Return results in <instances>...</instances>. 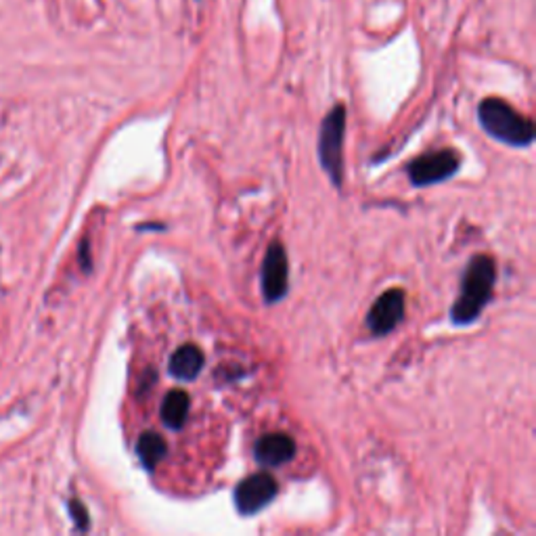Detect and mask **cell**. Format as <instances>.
I'll return each instance as SVG.
<instances>
[{
	"mask_svg": "<svg viewBox=\"0 0 536 536\" xmlns=\"http://www.w3.org/2000/svg\"><path fill=\"white\" fill-rule=\"evenodd\" d=\"M494 281H497V267H494L493 258L486 256V253L471 258L463 279H461V293L457 302L451 308V321L454 325H470L482 315V310L486 308L488 299L493 296Z\"/></svg>",
	"mask_w": 536,
	"mask_h": 536,
	"instance_id": "obj_1",
	"label": "cell"
},
{
	"mask_svg": "<svg viewBox=\"0 0 536 536\" xmlns=\"http://www.w3.org/2000/svg\"><path fill=\"white\" fill-rule=\"evenodd\" d=\"M480 126L497 141L509 147H528L534 141V124L526 115L516 112L509 103L497 97L484 99L478 107Z\"/></svg>",
	"mask_w": 536,
	"mask_h": 536,
	"instance_id": "obj_2",
	"label": "cell"
},
{
	"mask_svg": "<svg viewBox=\"0 0 536 536\" xmlns=\"http://www.w3.org/2000/svg\"><path fill=\"white\" fill-rule=\"evenodd\" d=\"M344 132L346 107L336 105L322 120L319 130V161L333 187H342L344 178Z\"/></svg>",
	"mask_w": 536,
	"mask_h": 536,
	"instance_id": "obj_3",
	"label": "cell"
},
{
	"mask_svg": "<svg viewBox=\"0 0 536 536\" xmlns=\"http://www.w3.org/2000/svg\"><path fill=\"white\" fill-rule=\"evenodd\" d=\"M461 158L454 149H440V151L425 153L422 158L408 164L407 175L415 187H430L447 178H451L459 170Z\"/></svg>",
	"mask_w": 536,
	"mask_h": 536,
	"instance_id": "obj_4",
	"label": "cell"
},
{
	"mask_svg": "<svg viewBox=\"0 0 536 536\" xmlns=\"http://www.w3.org/2000/svg\"><path fill=\"white\" fill-rule=\"evenodd\" d=\"M279 494V484L267 471L245 478L235 491V505L241 516H253L273 503Z\"/></svg>",
	"mask_w": 536,
	"mask_h": 536,
	"instance_id": "obj_5",
	"label": "cell"
},
{
	"mask_svg": "<svg viewBox=\"0 0 536 536\" xmlns=\"http://www.w3.org/2000/svg\"><path fill=\"white\" fill-rule=\"evenodd\" d=\"M262 296L267 304H276L285 298L290 284V264H287L285 247L275 241L268 245L262 262Z\"/></svg>",
	"mask_w": 536,
	"mask_h": 536,
	"instance_id": "obj_6",
	"label": "cell"
},
{
	"mask_svg": "<svg viewBox=\"0 0 536 536\" xmlns=\"http://www.w3.org/2000/svg\"><path fill=\"white\" fill-rule=\"evenodd\" d=\"M405 291L399 287L388 290L376 299V304L369 310L367 327L373 336H388L405 319Z\"/></svg>",
	"mask_w": 536,
	"mask_h": 536,
	"instance_id": "obj_7",
	"label": "cell"
},
{
	"mask_svg": "<svg viewBox=\"0 0 536 536\" xmlns=\"http://www.w3.org/2000/svg\"><path fill=\"white\" fill-rule=\"evenodd\" d=\"M296 440L284 431H275V434L262 436L253 447V457L262 468H281V465L290 463L296 457Z\"/></svg>",
	"mask_w": 536,
	"mask_h": 536,
	"instance_id": "obj_8",
	"label": "cell"
},
{
	"mask_svg": "<svg viewBox=\"0 0 536 536\" xmlns=\"http://www.w3.org/2000/svg\"><path fill=\"white\" fill-rule=\"evenodd\" d=\"M204 369V354L195 344H184L170 356L168 371L178 382H193Z\"/></svg>",
	"mask_w": 536,
	"mask_h": 536,
	"instance_id": "obj_9",
	"label": "cell"
},
{
	"mask_svg": "<svg viewBox=\"0 0 536 536\" xmlns=\"http://www.w3.org/2000/svg\"><path fill=\"white\" fill-rule=\"evenodd\" d=\"M189 407H191V402H189V394L183 390H172L166 394L164 402H161V422H164L166 428L170 430H183V425L187 423L189 417Z\"/></svg>",
	"mask_w": 536,
	"mask_h": 536,
	"instance_id": "obj_10",
	"label": "cell"
},
{
	"mask_svg": "<svg viewBox=\"0 0 536 536\" xmlns=\"http://www.w3.org/2000/svg\"><path fill=\"white\" fill-rule=\"evenodd\" d=\"M136 454L141 459L143 468L147 471H155V468L166 459L168 454V445L159 434L155 431H143L136 442Z\"/></svg>",
	"mask_w": 536,
	"mask_h": 536,
	"instance_id": "obj_11",
	"label": "cell"
},
{
	"mask_svg": "<svg viewBox=\"0 0 536 536\" xmlns=\"http://www.w3.org/2000/svg\"><path fill=\"white\" fill-rule=\"evenodd\" d=\"M69 514H72L74 522H76V526L80 530L89 528V511H86V507L82 503H80L78 499L69 501Z\"/></svg>",
	"mask_w": 536,
	"mask_h": 536,
	"instance_id": "obj_12",
	"label": "cell"
}]
</instances>
